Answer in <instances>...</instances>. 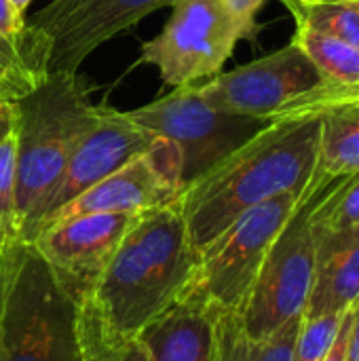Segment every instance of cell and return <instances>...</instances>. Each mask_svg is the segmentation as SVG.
Instances as JSON below:
<instances>
[{
    "instance_id": "obj_26",
    "label": "cell",
    "mask_w": 359,
    "mask_h": 361,
    "mask_svg": "<svg viewBox=\"0 0 359 361\" xmlns=\"http://www.w3.org/2000/svg\"><path fill=\"white\" fill-rule=\"evenodd\" d=\"M15 239L0 241V361H4V300L11 271V245Z\"/></svg>"
},
{
    "instance_id": "obj_12",
    "label": "cell",
    "mask_w": 359,
    "mask_h": 361,
    "mask_svg": "<svg viewBox=\"0 0 359 361\" xmlns=\"http://www.w3.org/2000/svg\"><path fill=\"white\" fill-rule=\"evenodd\" d=\"M138 214H87L36 233L30 243L80 300L104 273Z\"/></svg>"
},
{
    "instance_id": "obj_13",
    "label": "cell",
    "mask_w": 359,
    "mask_h": 361,
    "mask_svg": "<svg viewBox=\"0 0 359 361\" xmlns=\"http://www.w3.org/2000/svg\"><path fill=\"white\" fill-rule=\"evenodd\" d=\"M157 140L159 135L140 127L135 121L129 118L127 112H118L110 106H99L95 123L76 144L70 163L66 167V173L55 195L51 197L38 226L51 214H55L59 207L70 203L89 186L97 184L99 180L114 173L116 169L125 167L133 159L146 154L157 144Z\"/></svg>"
},
{
    "instance_id": "obj_27",
    "label": "cell",
    "mask_w": 359,
    "mask_h": 361,
    "mask_svg": "<svg viewBox=\"0 0 359 361\" xmlns=\"http://www.w3.org/2000/svg\"><path fill=\"white\" fill-rule=\"evenodd\" d=\"M226 4V8L241 21L245 23L248 27L256 30V23H254V17L256 13L260 11V6L267 2V0H222Z\"/></svg>"
},
{
    "instance_id": "obj_19",
    "label": "cell",
    "mask_w": 359,
    "mask_h": 361,
    "mask_svg": "<svg viewBox=\"0 0 359 361\" xmlns=\"http://www.w3.org/2000/svg\"><path fill=\"white\" fill-rule=\"evenodd\" d=\"M296 30L292 42L303 49V53L322 72L328 85L351 87L359 85V49L349 42L294 21Z\"/></svg>"
},
{
    "instance_id": "obj_15",
    "label": "cell",
    "mask_w": 359,
    "mask_h": 361,
    "mask_svg": "<svg viewBox=\"0 0 359 361\" xmlns=\"http://www.w3.org/2000/svg\"><path fill=\"white\" fill-rule=\"evenodd\" d=\"M359 302V224L317 228L315 273L303 317L347 313Z\"/></svg>"
},
{
    "instance_id": "obj_20",
    "label": "cell",
    "mask_w": 359,
    "mask_h": 361,
    "mask_svg": "<svg viewBox=\"0 0 359 361\" xmlns=\"http://www.w3.org/2000/svg\"><path fill=\"white\" fill-rule=\"evenodd\" d=\"M284 2L294 15V21L336 36L359 49V0H317L311 4L298 0Z\"/></svg>"
},
{
    "instance_id": "obj_6",
    "label": "cell",
    "mask_w": 359,
    "mask_h": 361,
    "mask_svg": "<svg viewBox=\"0 0 359 361\" xmlns=\"http://www.w3.org/2000/svg\"><path fill=\"white\" fill-rule=\"evenodd\" d=\"M146 131L169 140L182 161V188L245 144L269 121L231 114L203 97L197 82L127 112Z\"/></svg>"
},
{
    "instance_id": "obj_5",
    "label": "cell",
    "mask_w": 359,
    "mask_h": 361,
    "mask_svg": "<svg viewBox=\"0 0 359 361\" xmlns=\"http://www.w3.org/2000/svg\"><path fill=\"white\" fill-rule=\"evenodd\" d=\"M332 178L313 176L292 218L275 239L237 315L248 336L264 338L305 313L313 273L317 226L313 212Z\"/></svg>"
},
{
    "instance_id": "obj_22",
    "label": "cell",
    "mask_w": 359,
    "mask_h": 361,
    "mask_svg": "<svg viewBox=\"0 0 359 361\" xmlns=\"http://www.w3.org/2000/svg\"><path fill=\"white\" fill-rule=\"evenodd\" d=\"M0 38L49 76V42L23 19L13 0H0Z\"/></svg>"
},
{
    "instance_id": "obj_25",
    "label": "cell",
    "mask_w": 359,
    "mask_h": 361,
    "mask_svg": "<svg viewBox=\"0 0 359 361\" xmlns=\"http://www.w3.org/2000/svg\"><path fill=\"white\" fill-rule=\"evenodd\" d=\"M15 165L17 137L13 129L0 142V241L19 239L15 228Z\"/></svg>"
},
{
    "instance_id": "obj_18",
    "label": "cell",
    "mask_w": 359,
    "mask_h": 361,
    "mask_svg": "<svg viewBox=\"0 0 359 361\" xmlns=\"http://www.w3.org/2000/svg\"><path fill=\"white\" fill-rule=\"evenodd\" d=\"M76 336L80 361H152L142 336L114 330L85 298L78 300Z\"/></svg>"
},
{
    "instance_id": "obj_24",
    "label": "cell",
    "mask_w": 359,
    "mask_h": 361,
    "mask_svg": "<svg viewBox=\"0 0 359 361\" xmlns=\"http://www.w3.org/2000/svg\"><path fill=\"white\" fill-rule=\"evenodd\" d=\"M349 313V311H347ZM347 313L303 317L292 361H322L334 345Z\"/></svg>"
},
{
    "instance_id": "obj_2",
    "label": "cell",
    "mask_w": 359,
    "mask_h": 361,
    "mask_svg": "<svg viewBox=\"0 0 359 361\" xmlns=\"http://www.w3.org/2000/svg\"><path fill=\"white\" fill-rule=\"evenodd\" d=\"M199 254L178 201L135 216L99 279L83 296L114 330L140 336L195 286Z\"/></svg>"
},
{
    "instance_id": "obj_10",
    "label": "cell",
    "mask_w": 359,
    "mask_h": 361,
    "mask_svg": "<svg viewBox=\"0 0 359 361\" xmlns=\"http://www.w3.org/2000/svg\"><path fill=\"white\" fill-rule=\"evenodd\" d=\"M176 0H53L30 25L49 42V76L76 74L106 40L131 30L157 8Z\"/></svg>"
},
{
    "instance_id": "obj_7",
    "label": "cell",
    "mask_w": 359,
    "mask_h": 361,
    "mask_svg": "<svg viewBox=\"0 0 359 361\" xmlns=\"http://www.w3.org/2000/svg\"><path fill=\"white\" fill-rule=\"evenodd\" d=\"M309 188V186H307ZM305 188V190H307ZM305 190L281 192L241 214L199 252L195 290L212 305L239 311L267 254L292 218Z\"/></svg>"
},
{
    "instance_id": "obj_3",
    "label": "cell",
    "mask_w": 359,
    "mask_h": 361,
    "mask_svg": "<svg viewBox=\"0 0 359 361\" xmlns=\"http://www.w3.org/2000/svg\"><path fill=\"white\" fill-rule=\"evenodd\" d=\"M97 108L76 74H51L15 104V228L21 241L34 235Z\"/></svg>"
},
{
    "instance_id": "obj_29",
    "label": "cell",
    "mask_w": 359,
    "mask_h": 361,
    "mask_svg": "<svg viewBox=\"0 0 359 361\" xmlns=\"http://www.w3.org/2000/svg\"><path fill=\"white\" fill-rule=\"evenodd\" d=\"M345 361H359V302L351 309V326L345 349Z\"/></svg>"
},
{
    "instance_id": "obj_9",
    "label": "cell",
    "mask_w": 359,
    "mask_h": 361,
    "mask_svg": "<svg viewBox=\"0 0 359 361\" xmlns=\"http://www.w3.org/2000/svg\"><path fill=\"white\" fill-rule=\"evenodd\" d=\"M322 85L326 78L292 40L271 55L197 82L203 97L216 108L260 121L290 114Z\"/></svg>"
},
{
    "instance_id": "obj_4",
    "label": "cell",
    "mask_w": 359,
    "mask_h": 361,
    "mask_svg": "<svg viewBox=\"0 0 359 361\" xmlns=\"http://www.w3.org/2000/svg\"><path fill=\"white\" fill-rule=\"evenodd\" d=\"M78 300L38 252L15 239L4 300V361H80Z\"/></svg>"
},
{
    "instance_id": "obj_16",
    "label": "cell",
    "mask_w": 359,
    "mask_h": 361,
    "mask_svg": "<svg viewBox=\"0 0 359 361\" xmlns=\"http://www.w3.org/2000/svg\"><path fill=\"white\" fill-rule=\"evenodd\" d=\"M320 152L315 173L345 178L359 173V99H341L317 108Z\"/></svg>"
},
{
    "instance_id": "obj_17",
    "label": "cell",
    "mask_w": 359,
    "mask_h": 361,
    "mask_svg": "<svg viewBox=\"0 0 359 361\" xmlns=\"http://www.w3.org/2000/svg\"><path fill=\"white\" fill-rule=\"evenodd\" d=\"M300 317L290 319L264 338L245 334L237 311H218V355L220 361H292Z\"/></svg>"
},
{
    "instance_id": "obj_23",
    "label": "cell",
    "mask_w": 359,
    "mask_h": 361,
    "mask_svg": "<svg viewBox=\"0 0 359 361\" xmlns=\"http://www.w3.org/2000/svg\"><path fill=\"white\" fill-rule=\"evenodd\" d=\"M49 76L23 59L0 38V102L17 104L21 97L36 91Z\"/></svg>"
},
{
    "instance_id": "obj_31",
    "label": "cell",
    "mask_w": 359,
    "mask_h": 361,
    "mask_svg": "<svg viewBox=\"0 0 359 361\" xmlns=\"http://www.w3.org/2000/svg\"><path fill=\"white\" fill-rule=\"evenodd\" d=\"M30 2H32V0H13V4H15V6H17V11H21V13L28 8V4H30Z\"/></svg>"
},
{
    "instance_id": "obj_21",
    "label": "cell",
    "mask_w": 359,
    "mask_h": 361,
    "mask_svg": "<svg viewBox=\"0 0 359 361\" xmlns=\"http://www.w3.org/2000/svg\"><path fill=\"white\" fill-rule=\"evenodd\" d=\"M317 228H349L359 224V173L332 178L313 212Z\"/></svg>"
},
{
    "instance_id": "obj_28",
    "label": "cell",
    "mask_w": 359,
    "mask_h": 361,
    "mask_svg": "<svg viewBox=\"0 0 359 361\" xmlns=\"http://www.w3.org/2000/svg\"><path fill=\"white\" fill-rule=\"evenodd\" d=\"M349 326H351V311L345 315L343 326L339 330V336H336L334 345L330 347V351L326 353V357L322 361H345V349H347V338H349Z\"/></svg>"
},
{
    "instance_id": "obj_8",
    "label": "cell",
    "mask_w": 359,
    "mask_h": 361,
    "mask_svg": "<svg viewBox=\"0 0 359 361\" xmlns=\"http://www.w3.org/2000/svg\"><path fill=\"white\" fill-rule=\"evenodd\" d=\"M222 0H176L161 34L142 44L140 63H152L163 82L182 87L220 72L235 44L252 36Z\"/></svg>"
},
{
    "instance_id": "obj_11",
    "label": "cell",
    "mask_w": 359,
    "mask_h": 361,
    "mask_svg": "<svg viewBox=\"0 0 359 361\" xmlns=\"http://www.w3.org/2000/svg\"><path fill=\"white\" fill-rule=\"evenodd\" d=\"M182 190V161L178 148L159 137L157 144L125 167L83 190L51 214L36 233L57 222L87 214H142L178 199ZM34 233V235H36Z\"/></svg>"
},
{
    "instance_id": "obj_14",
    "label": "cell",
    "mask_w": 359,
    "mask_h": 361,
    "mask_svg": "<svg viewBox=\"0 0 359 361\" xmlns=\"http://www.w3.org/2000/svg\"><path fill=\"white\" fill-rule=\"evenodd\" d=\"M218 311L193 288L140 334L152 361H220Z\"/></svg>"
},
{
    "instance_id": "obj_32",
    "label": "cell",
    "mask_w": 359,
    "mask_h": 361,
    "mask_svg": "<svg viewBox=\"0 0 359 361\" xmlns=\"http://www.w3.org/2000/svg\"><path fill=\"white\" fill-rule=\"evenodd\" d=\"M298 2H303V4H311V2H317V0H298Z\"/></svg>"
},
{
    "instance_id": "obj_30",
    "label": "cell",
    "mask_w": 359,
    "mask_h": 361,
    "mask_svg": "<svg viewBox=\"0 0 359 361\" xmlns=\"http://www.w3.org/2000/svg\"><path fill=\"white\" fill-rule=\"evenodd\" d=\"M15 125V104L0 102V142L13 131Z\"/></svg>"
},
{
    "instance_id": "obj_1",
    "label": "cell",
    "mask_w": 359,
    "mask_h": 361,
    "mask_svg": "<svg viewBox=\"0 0 359 361\" xmlns=\"http://www.w3.org/2000/svg\"><path fill=\"white\" fill-rule=\"evenodd\" d=\"M320 112L305 108L269 121L245 144L178 195L197 254L231 222L281 192L305 190L317 169Z\"/></svg>"
}]
</instances>
